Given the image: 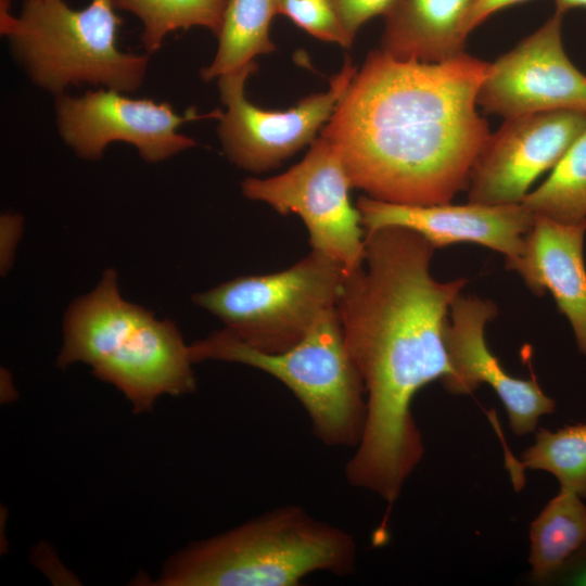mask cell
I'll return each instance as SVG.
<instances>
[{"mask_svg":"<svg viewBox=\"0 0 586 586\" xmlns=\"http://www.w3.org/2000/svg\"><path fill=\"white\" fill-rule=\"evenodd\" d=\"M531 578L555 582L586 549V506L576 493L560 488L530 526Z\"/></svg>","mask_w":586,"mask_h":586,"instance_id":"cell-17","label":"cell"},{"mask_svg":"<svg viewBox=\"0 0 586 586\" xmlns=\"http://www.w3.org/2000/svg\"><path fill=\"white\" fill-rule=\"evenodd\" d=\"M488 63L466 52L425 63L380 49L367 56L320 135L353 188L390 203H450L487 142L476 111Z\"/></svg>","mask_w":586,"mask_h":586,"instance_id":"cell-2","label":"cell"},{"mask_svg":"<svg viewBox=\"0 0 586 586\" xmlns=\"http://www.w3.org/2000/svg\"><path fill=\"white\" fill-rule=\"evenodd\" d=\"M586 219L565 224L535 216L522 253L506 267L515 270L536 295L550 292L570 321L586 355V267L583 255Z\"/></svg>","mask_w":586,"mask_h":586,"instance_id":"cell-15","label":"cell"},{"mask_svg":"<svg viewBox=\"0 0 586 586\" xmlns=\"http://www.w3.org/2000/svg\"><path fill=\"white\" fill-rule=\"evenodd\" d=\"M365 250L362 266L346 273L336 304L367 399L365 429L345 476L391 506L424 454L411 402L423 386L453 373L447 313L468 280H435V249L407 228L366 231Z\"/></svg>","mask_w":586,"mask_h":586,"instance_id":"cell-1","label":"cell"},{"mask_svg":"<svg viewBox=\"0 0 586 586\" xmlns=\"http://www.w3.org/2000/svg\"><path fill=\"white\" fill-rule=\"evenodd\" d=\"M255 61L217 78L220 100L226 107L218 118V138L224 153L235 166L263 173L318 137L346 93L357 67L346 59L332 77L328 90L302 99L288 110H265L247 100L245 85L256 73Z\"/></svg>","mask_w":586,"mask_h":586,"instance_id":"cell-9","label":"cell"},{"mask_svg":"<svg viewBox=\"0 0 586 586\" xmlns=\"http://www.w3.org/2000/svg\"><path fill=\"white\" fill-rule=\"evenodd\" d=\"M353 188L335 146L321 135L305 157L286 171L265 178H246L243 195L269 205L305 224L313 251L341 263L346 272L362 266L365 233L360 214L349 201Z\"/></svg>","mask_w":586,"mask_h":586,"instance_id":"cell-8","label":"cell"},{"mask_svg":"<svg viewBox=\"0 0 586 586\" xmlns=\"http://www.w3.org/2000/svg\"><path fill=\"white\" fill-rule=\"evenodd\" d=\"M346 273L341 263L311 251L285 270L237 277L192 300L245 344L280 353L298 343L327 310L336 307Z\"/></svg>","mask_w":586,"mask_h":586,"instance_id":"cell-7","label":"cell"},{"mask_svg":"<svg viewBox=\"0 0 586 586\" xmlns=\"http://www.w3.org/2000/svg\"><path fill=\"white\" fill-rule=\"evenodd\" d=\"M524 1L527 0H475L468 20L469 33L495 12Z\"/></svg>","mask_w":586,"mask_h":586,"instance_id":"cell-25","label":"cell"},{"mask_svg":"<svg viewBox=\"0 0 586 586\" xmlns=\"http://www.w3.org/2000/svg\"><path fill=\"white\" fill-rule=\"evenodd\" d=\"M53 98L60 137L78 157L87 161L100 160L113 142L131 144L146 163L166 161L196 144L178 131L182 124L218 119L222 113L216 109L200 114L188 109L178 114L167 102L133 99L102 87L79 97L65 92Z\"/></svg>","mask_w":586,"mask_h":586,"instance_id":"cell-10","label":"cell"},{"mask_svg":"<svg viewBox=\"0 0 586 586\" xmlns=\"http://www.w3.org/2000/svg\"><path fill=\"white\" fill-rule=\"evenodd\" d=\"M555 582L586 586V549L576 556L557 576Z\"/></svg>","mask_w":586,"mask_h":586,"instance_id":"cell-26","label":"cell"},{"mask_svg":"<svg viewBox=\"0 0 586 586\" xmlns=\"http://www.w3.org/2000/svg\"><path fill=\"white\" fill-rule=\"evenodd\" d=\"M391 0H330L346 33L355 40L359 28L382 15Z\"/></svg>","mask_w":586,"mask_h":586,"instance_id":"cell-23","label":"cell"},{"mask_svg":"<svg viewBox=\"0 0 586 586\" xmlns=\"http://www.w3.org/2000/svg\"><path fill=\"white\" fill-rule=\"evenodd\" d=\"M277 11L319 40L346 49L354 42L330 0H277Z\"/></svg>","mask_w":586,"mask_h":586,"instance_id":"cell-22","label":"cell"},{"mask_svg":"<svg viewBox=\"0 0 586 586\" xmlns=\"http://www.w3.org/2000/svg\"><path fill=\"white\" fill-rule=\"evenodd\" d=\"M522 203L535 216L556 221L576 224L586 219V126L548 178Z\"/></svg>","mask_w":586,"mask_h":586,"instance_id":"cell-20","label":"cell"},{"mask_svg":"<svg viewBox=\"0 0 586 586\" xmlns=\"http://www.w3.org/2000/svg\"><path fill=\"white\" fill-rule=\"evenodd\" d=\"M277 0H226L218 46L213 61L200 71L204 81L240 68L276 50L269 36Z\"/></svg>","mask_w":586,"mask_h":586,"instance_id":"cell-18","label":"cell"},{"mask_svg":"<svg viewBox=\"0 0 586 586\" xmlns=\"http://www.w3.org/2000/svg\"><path fill=\"white\" fill-rule=\"evenodd\" d=\"M475 0H391L380 50L400 60L438 63L464 53Z\"/></svg>","mask_w":586,"mask_h":586,"instance_id":"cell-16","label":"cell"},{"mask_svg":"<svg viewBox=\"0 0 586 586\" xmlns=\"http://www.w3.org/2000/svg\"><path fill=\"white\" fill-rule=\"evenodd\" d=\"M521 459L518 468L547 471L558 479L561 488L586 498V423L555 432L539 429Z\"/></svg>","mask_w":586,"mask_h":586,"instance_id":"cell-21","label":"cell"},{"mask_svg":"<svg viewBox=\"0 0 586 586\" xmlns=\"http://www.w3.org/2000/svg\"><path fill=\"white\" fill-rule=\"evenodd\" d=\"M356 207L366 231L403 227L421 234L435 250L456 243H474L504 254L506 263L522 253L525 237L535 220V215L522 202L407 205L362 195Z\"/></svg>","mask_w":586,"mask_h":586,"instance_id":"cell-14","label":"cell"},{"mask_svg":"<svg viewBox=\"0 0 586 586\" xmlns=\"http://www.w3.org/2000/svg\"><path fill=\"white\" fill-rule=\"evenodd\" d=\"M450 314L445 343L453 373L442 382L444 387L454 394H470L486 383L504 404L514 434L533 432L543 415L555 411L556 403L543 392L535 377L510 375L488 349L484 330L498 314L495 303L459 294Z\"/></svg>","mask_w":586,"mask_h":586,"instance_id":"cell-13","label":"cell"},{"mask_svg":"<svg viewBox=\"0 0 586 586\" xmlns=\"http://www.w3.org/2000/svg\"><path fill=\"white\" fill-rule=\"evenodd\" d=\"M563 15L555 12L513 49L488 63L476 102L505 119L559 110L586 111V76L562 42Z\"/></svg>","mask_w":586,"mask_h":586,"instance_id":"cell-11","label":"cell"},{"mask_svg":"<svg viewBox=\"0 0 586 586\" xmlns=\"http://www.w3.org/2000/svg\"><path fill=\"white\" fill-rule=\"evenodd\" d=\"M357 548L346 531L303 507L267 511L170 556L160 586H295L313 573L348 575Z\"/></svg>","mask_w":586,"mask_h":586,"instance_id":"cell-4","label":"cell"},{"mask_svg":"<svg viewBox=\"0 0 586 586\" xmlns=\"http://www.w3.org/2000/svg\"><path fill=\"white\" fill-rule=\"evenodd\" d=\"M586 126V111L559 110L505 119L472 168L469 202L521 203L533 182L552 169Z\"/></svg>","mask_w":586,"mask_h":586,"instance_id":"cell-12","label":"cell"},{"mask_svg":"<svg viewBox=\"0 0 586 586\" xmlns=\"http://www.w3.org/2000/svg\"><path fill=\"white\" fill-rule=\"evenodd\" d=\"M116 12L114 0L78 10L64 0H24L14 15L0 0V33L29 80L53 97L82 85L130 93L142 86L150 56L119 49Z\"/></svg>","mask_w":586,"mask_h":586,"instance_id":"cell-5","label":"cell"},{"mask_svg":"<svg viewBox=\"0 0 586 586\" xmlns=\"http://www.w3.org/2000/svg\"><path fill=\"white\" fill-rule=\"evenodd\" d=\"M192 361L222 360L259 369L282 382L306 410L313 432L332 447L359 444L366 390L344 341L336 307L327 310L292 347L265 353L225 328L189 345Z\"/></svg>","mask_w":586,"mask_h":586,"instance_id":"cell-6","label":"cell"},{"mask_svg":"<svg viewBox=\"0 0 586 586\" xmlns=\"http://www.w3.org/2000/svg\"><path fill=\"white\" fill-rule=\"evenodd\" d=\"M114 5L139 20L140 41L151 55L168 34L180 29L202 27L218 37L226 0H114Z\"/></svg>","mask_w":586,"mask_h":586,"instance_id":"cell-19","label":"cell"},{"mask_svg":"<svg viewBox=\"0 0 586 586\" xmlns=\"http://www.w3.org/2000/svg\"><path fill=\"white\" fill-rule=\"evenodd\" d=\"M63 332L58 366H90L95 378L124 394L135 413L151 411L162 395L195 391L194 362L176 324L124 300L113 268L71 304Z\"/></svg>","mask_w":586,"mask_h":586,"instance_id":"cell-3","label":"cell"},{"mask_svg":"<svg viewBox=\"0 0 586 586\" xmlns=\"http://www.w3.org/2000/svg\"><path fill=\"white\" fill-rule=\"evenodd\" d=\"M556 12L564 15L568 11L576 8H586V0H555Z\"/></svg>","mask_w":586,"mask_h":586,"instance_id":"cell-27","label":"cell"},{"mask_svg":"<svg viewBox=\"0 0 586 586\" xmlns=\"http://www.w3.org/2000/svg\"><path fill=\"white\" fill-rule=\"evenodd\" d=\"M23 230V218L18 214L5 213L0 218V269L4 276L12 267L15 246Z\"/></svg>","mask_w":586,"mask_h":586,"instance_id":"cell-24","label":"cell"}]
</instances>
